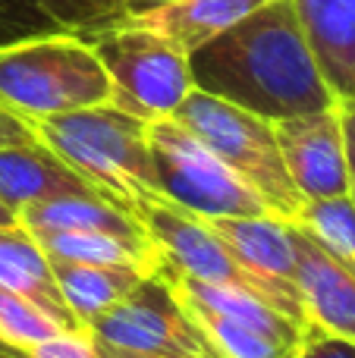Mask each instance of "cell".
I'll list each match as a JSON object with an SVG mask.
<instances>
[{
    "label": "cell",
    "mask_w": 355,
    "mask_h": 358,
    "mask_svg": "<svg viewBox=\"0 0 355 358\" xmlns=\"http://www.w3.org/2000/svg\"><path fill=\"white\" fill-rule=\"evenodd\" d=\"M0 227H19V214L0 198Z\"/></svg>",
    "instance_id": "cell-28"
},
{
    "label": "cell",
    "mask_w": 355,
    "mask_h": 358,
    "mask_svg": "<svg viewBox=\"0 0 355 358\" xmlns=\"http://www.w3.org/2000/svg\"><path fill=\"white\" fill-rule=\"evenodd\" d=\"M63 195H101V192L41 142L0 148V198L16 214L29 204Z\"/></svg>",
    "instance_id": "cell-14"
},
{
    "label": "cell",
    "mask_w": 355,
    "mask_h": 358,
    "mask_svg": "<svg viewBox=\"0 0 355 358\" xmlns=\"http://www.w3.org/2000/svg\"><path fill=\"white\" fill-rule=\"evenodd\" d=\"M296 252V292L302 302V317L337 340L355 343V271L333 258L321 242H314L293 223Z\"/></svg>",
    "instance_id": "cell-10"
},
{
    "label": "cell",
    "mask_w": 355,
    "mask_h": 358,
    "mask_svg": "<svg viewBox=\"0 0 355 358\" xmlns=\"http://www.w3.org/2000/svg\"><path fill=\"white\" fill-rule=\"evenodd\" d=\"M261 3L264 0H167L157 6L132 10L129 22L157 31L189 57L195 48L211 41Z\"/></svg>",
    "instance_id": "cell-15"
},
{
    "label": "cell",
    "mask_w": 355,
    "mask_h": 358,
    "mask_svg": "<svg viewBox=\"0 0 355 358\" xmlns=\"http://www.w3.org/2000/svg\"><path fill=\"white\" fill-rule=\"evenodd\" d=\"M98 343L138 355H201L214 358L201 330L186 315L161 271L138 280L110 311L88 327Z\"/></svg>",
    "instance_id": "cell-8"
},
{
    "label": "cell",
    "mask_w": 355,
    "mask_h": 358,
    "mask_svg": "<svg viewBox=\"0 0 355 358\" xmlns=\"http://www.w3.org/2000/svg\"><path fill=\"white\" fill-rule=\"evenodd\" d=\"M308 50L337 104H355V0H293Z\"/></svg>",
    "instance_id": "cell-12"
},
{
    "label": "cell",
    "mask_w": 355,
    "mask_h": 358,
    "mask_svg": "<svg viewBox=\"0 0 355 358\" xmlns=\"http://www.w3.org/2000/svg\"><path fill=\"white\" fill-rule=\"evenodd\" d=\"M16 358H98V349H94V336L88 334V327H82L63 330L50 340L35 343L25 352H16Z\"/></svg>",
    "instance_id": "cell-23"
},
{
    "label": "cell",
    "mask_w": 355,
    "mask_h": 358,
    "mask_svg": "<svg viewBox=\"0 0 355 358\" xmlns=\"http://www.w3.org/2000/svg\"><path fill=\"white\" fill-rule=\"evenodd\" d=\"M296 227H302L333 258H340L355 271V201L349 195L305 201Z\"/></svg>",
    "instance_id": "cell-21"
},
{
    "label": "cell",
    "mask_w": 355,
    "mask_h": 358,
    "mask_svg": "<svg viewBox=\"0 0 355 358\" xmlns=\"http://www.w3.org/2000/svg\"><path fill=\"white\" fill-rule=\"evenodd\" d=\"M148 148L157 195L164 201L201 220L270 214L261 195L249 189L211 148H205L173 117L148 123Z\"/></svg>",
    "instance_id": "cell-5"
},
{
    "label": "cell",
    "mask_w": 355,
    "mask_h": 358,
    "mask_svg": "<svg viewBox=\"0 0 355 358\" xmlns=\"http://www.w3.org/2000/svg\"><path fill=\"white\" fill-rule=\"evenodd\" d=\"M287 173L302 201L349 195V157L340 107L274 123Z\"/></svg>",
    "instance_id": "cell-9"
},
{
    "label": "cell",
    "mask_w": 355,
    "mask_h": 358,
    "mask_svg": "<svg viewBox=\"0 0 355 358\" xmlns=\"http://www.w3.org/2000/svg\"><path fill=\"white\" fill-rule=\"evenodd\" d=\"M88 44L110 76V104L145 123L173 117L195 88L189 57L157 31L142 29L129 19L94 35Z\"/></svg>",
    "instance_id": "cell-6"
},
{
    "label": "cell",
    "mask_w": 355,
    "mask_h": 358,
    "mask_svg": "<svg viewBox=\"0 0 355 358\" xmlns=\"http://www.w3.org/2000/svg\"><path fill=\"white\" fill-rule=\"evenodd\" d=\"M38 142L35 129H31L25 120H19L16 113L3 110L0 107V148H13V145H29Z\"/></svg>",
    "instance_id": "cell-25"
},
{
    "label": "cell",
    "mask_w": 355,
    "mask_h": 358,
    "mask_svg": "<svg viewBox=\"0 0 355 358\" xmlns=\"http://www.w3.org/2000/svg\"><path fill=\"white\" fill-rule=\"evenodd\" d=\"M173 120L186 126L205 148H211L249 189H255L270 214L283 223L299 220L305 201L287 173L270 120H261L198 88L186 94Z\"/></svg>",
    "instance_id": "cell-4"
},
{
    "label": "cell",
    "mask_w": 355,
    "mask_h": 358,
    "mask_svg": "<svg viewBox=\"0 0 355 358\" xmlns=\"http://www.w3.org/2000/svg\"><path fill=\"white\" fill-rule=\"evenodd\" d=\"M189 73L198 92L270 123L337 107L314 66L293 0H264L195 48Z\"/></svg>",
    "instance_id": "cell-1"
},
{
    "label": "cell",
    "mask_w": 355,
    "mask_h": 358,
    "mask_svg": "<svg viewBox=\"0 0 355 358\" xmlns=\"http://www.w3.org/2000/svg\"><path fill=\"white\" fill-rule=\"evenodd\" d=\"M180 302L186 315L192 317V324L201 330L214 358H296L299 343H287L280 336L268 334V330L255 327V324L220 315L208 305L189 302V299H180Z\"/></svg>",
    "instance_id": "cell-20"
},
{
    "label": "cell",
    "mask_w": 355,
    "mask_h": 358,
    "mask_svg": "<svg viewBox=\"0 0 355 358\" xmlns=\"http://www.w3.org/2000/svg\"><path fill=\"white\" fill-rule=\"evenodd\" d=\"M69 330L50 311H44L38 302L25 296H16L10 289H0V346L10 352H25L35 343H44L50 336Z\"/></svg>",
    "instance_id": "cell-22"
},
{
    "label": "cell",
    "mask_w": 355,
    "mask_h": 358,
    "mask_svg": "<svg viewBox=\"0 0 355 358\" xmlns=\"http://www.w3.org/2000/svg\"><path fill=\"white\" fill-rule=\"evenodd\" d=\"M19 223L29 233L44 229H98V233H123V236H145L148 229L136 217V210L113 201L107 195H63L50 201H38L19 210Z\"/></svg>",
    "instance_id": "cell-18"
},
{
    "label": "cell",
    "mask_w": 355,
    "mask_h": 358,
    "mask_svg": "<svg viewBox=\"0 0 355 358\" xmlns=\"http://www.w3.org/2000/svg\"><path fill=\"white\" fill-rule=\"evenodd\" d=\"M94 349H98V358H201V355H138V352H126V349H113L98 340H94Z\"/></svg>",
    "instance_id": "cell-27"
},
{
    "label": "cell",
    "mask_w": 355,
    "mask_h": 358,
    "mask_svg": "<svg viewBox=\"0 0 355 358\" xmlns=\"http://www.w3.org/2000/svg\"><path fill=\"white\" fill-rule=\"evenodd\" d=\"M63 164L75 170L101 195L132 208L157 195L148 148V123L113 104L60 113L31 126Z\"/></svg>",
    "instance_id": "cell-3"
},
{
    "label": "cell",
    "mask_w": 355,
    "mask_h": 358,
    "mask_svg": "<svg viewBox=\"0 0 355 358\" xmlns=\"http://www.w3.org/2000/svg\"><path fill=\"white\" fill-rule=\"evenodd\" d=\"M110 98V76L85 38L41 35L0 48V107L29 126Z\"/></svg>",
    "instance_id": "cell-2"
},
{
    "label": "cell",
    "mask_w": 355,
    "mask_h": 358,
    "mask_svg": "<svg viewBox=\"0 0 355 358\" xmlns=\"http://www.w3.org/2000/svg\"><path fill=\"white\" fill-rule=\"evenodd\" d=\"M0 289L31 299L44 311H50L60 324H66L69 330H82V324L73 317V311L66 308L60 289H57L48 255L41 252L35 236L22 223L0 227Z\"/></svg>",
    "instance_id": "cell-17"
},
{
    "label": "cell",
    "mask_w": 355,
    "mask_h": 358,
    "mask_svg": "<svg viewBox=\"0 0 355 358\" xmlns=\"http://www.w3.org/2000/svg\"><path fill=\"white\" fill-rule=\"evenodd\" d=\"M296 358H355V343L337 340L318 327H302V340L296 349Z\"/></svg>",
    "instance_id": "cell-24"
},
{
    "label": "cell",
    "mask_w": 355,
    "mask_h": 358,
    "mask_svg": "<svg viewBox=\"0 0 355 358\" xmlns=\"http://www.w3.org/2000/svg\"><path fill=\"white\" fill-rule=\"evenodd\" d=\"M50 271H54L63 302L82 327H92L138 280H145V273L129 271V267L75 264V261H50Z\"/></svg>",
    "instance_id": "cell-19"
},
{
    "label": "cell",
    "mask_w": 355,
    "mask_h": 358,
    "mask_svg": "<svg viewBox=\"0 0 355 358\" xmlns=\"http://www.w3.org/2000/svg\"><path fill=\"white\" fill-rule=\"evenodd\" d=\"M346 136V157H349V198L355 201V104H337Z\"/></svg>",
    "instance_id": "cell-26"
},
{
    "label": "cell",
    "mask_w": 355,
    "mask_h": 358,
    "mask_svg": "<svg viewBox=\"0 0 355 358\" xmlns=\"http://www.w3.org/2000/svg\"><path fill=\"white\" fill-rule=\"evenodd\" d=\"M211 229L233 248L239 261L249 267L255 277L268 280L280 292H296V252H293V223H283L280 217H214ZM302 305V302H299Z\"/></svg>",
    "instance_id": "cell-13"
},
{
    "label": "cell",
    "mask_w": 355,
    "mask_h": 358,
    "mask_svg": "<svg viewBox=\"0 0 355 358\" xmlns=\"http://www.w3.org/2000/svg\"><path fill=\"white\" fill-rule=\"evenodd\" d=\"M13 358H16V355H13Z\"/></svg>",
    "instance_id": "cell-30"
},
{
    "label": "cell",
    "mask_w": 355,
    "mask_h": 358,
    "mask_svg": "<svg viewBox=\"0 0 355 358\" xmlns=\"http://www.w3.org/2000/svg\"><path fill=\"white\" fill-rule=\"evenodd\" d=\"M126 6H129V13L132 10H145V6H157V3H167V0H123Z\"/></svg>",
    "instance_id": "cell-29"
},
{
    "label": "cell",
    "mask_w": 355,
    "mask_h": 358,
    "mask_svg": "<svg viewBox=\"0 0 355 358\" xmlns=\"http://www.w3.org/2000/svg\"><path fill=\"white\" fill-rule=\"evenodd\" d=\"M48 261H75V264H104V267H129L145 277L161 271L164 258L154 239L123 233H98V229H44L31 233Z\"/></svg>",
    "instance_id": "cell-16"
},
{
    "label": "cell",
    "mask_w": 355,
    "mask_h": 358,
    "mask_svg": "<svg viewBox=\"0 0 355 358\" xmlns=\"http://www.w3.org/2000/svg\"><path fill=\"white\" fill-rule=\"evenodd\" d=\"M136 217L142 220V227L148 229V236L154 239L157 252H161L164 264L173 267L176 273H186L201 283L214 286H233V289H245L264 296L274 308H280L289 321H296L299 327H305L302 317V305L293 296L280 292L277 286H270L268 280L255 277L242 261L233 255V248L220 239L211 229V223L201 217L189 214V210L176 208V204L164 201L161 195L142 198L132 204Z\"/></svg>",
    "instance_id": "cell-7"
},
{
    "label": "cell",
    "mask_w": 355,
    "mask_h": 358,
    "mask_svg": "<svg viewBox=\"0 0 355 358\" xmlns=\"http://www.w3.org/2000/svg\"><path fill=\"white\" fill-rule=\"evenodd\" d=\"M129 19L123 0H0V48L41 35H94Z\"/></svg>",
    "instance_id": "cell-11"
}]
</instances>
